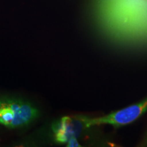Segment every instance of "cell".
<instances>
[{"instance_id":"cell-2","label":"cell","mask_w":147,"mask_h":147,"mask_svg":"<svg viewBox=\"0 0 147 147\" xmlns=\"http://www.w3.org/2000/svg\"><path fill=\"white\" fill-rule=\"evenodd\" d=\"M38 116L30 103L13 98H0V124L9 129L25 126Z\"/></svg>"},{"instance_id":"cell-3","label":"cell","mask_w":147,"mask_h":147,"mask_svg":"<svg viewBox=\"0 0 147 147\" xmlns=\"http://www.w3.org/2000/svg\"><path fill=\"white\" fill-rule=\"evenodd\" d=\"M147 111V97L142 102L129 106L123 109L96 118L85 117L88 127L100 125H111L119 127L133 123Z\"/></svg>"},{"instance_id":"cell-5","label":"cell","mask_w":147,"mask_h":147,"mask_svg":"<svg viewBox=\"0 0 147 147\" xmlns=\"http://www.w3.org/2000/svg\"><path fill=\"white\" fill-rule=\"evenodd\" d=\"M67 146L68 147H78L81 146V145L79 144V142L77 140L76 138H72L70 140H69L67 142Z\"/></svg>"},{"instance_id":"cell-4","label":"cell","mask_w":147,"mask_h":147,"mask_svg":"<svg viewBox=\"0 0 147 147\" xmlns=\"http://www.w3.org/2000/svg\"><path fill=\"white\" fill-rule=\"evenodd\" d=\"M55 140L60 144L67 143L72 138H78L84 129L88 128L85 116H65L53 125Z\"/></svg>"},{"instance_id":"cell-1","label":"cell","mask_w":147,"mask_h":147,"mask_svg":"<svg viewBox=\"0 0 147 147\" xmlns=\"http://www.w3.org/2000/svg\"><path fill=\"white\" fill-rule=\"evenodd\" d=\"M97 15L103 35L113 44L147 46V0H99Z\"/></svg>"}]
</instances>
